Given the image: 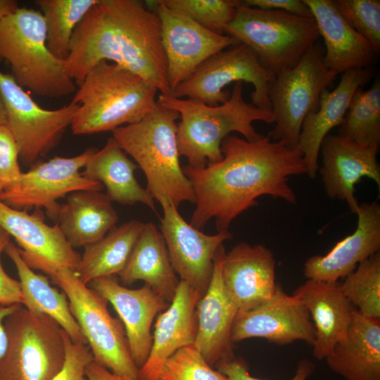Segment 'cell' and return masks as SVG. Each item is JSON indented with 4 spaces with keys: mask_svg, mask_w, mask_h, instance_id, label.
I'll list each match as a JSON object with an SVG mask.
<instances>
[{
    "mask_svg": "<svg viewBox=\"0 0 380 380\" xmlns=\"http://www.w3.org/2000/svg\"><path fill=\"white\" fill-rule=\"evenodd\" d=\"M144 223L132 220L114 227L99 240L84 246L77 273L81 281L115 276L125 269Z\"/></svg>",
    "mask_w": 380,
    "mask_h": 380,
    "instance_id": "obj_32",
    "label": "cell"
},
{
    "mask_svg": "<svg viewBox=\"0 0 380 380\" xmlns=\"http://www.w3.org/2000/svg\"><path fill=\"white\" fill-rule=\"evenodd\" d=\"M157 103L179 113V153L186 157L188 165L194 168L221 160V144L230 133L239 132L246 140L255 141L263 135L256 131L253 123L262 121L270 125L274 122L272 110L258 108L244 99L242 82L234 83L229 99L215 106L163 94L158 96Z\"/></svg>",
    "mask_w": 380,
    "mask_h": 380,
    "instance_id": "obj_3",
    "label": "cell"
},
{
    "mask_svg": "<svg viewBox=\"0 0 380 380\" xmlns=\"http://www.w3.org/2000/svg\"><path fill=\"white\" fill-rule=\"evenodd\" d=\"M16 141L5 125H0V182L3 191L13 186L23 173Z\"/></svg>",
    "mask_w": 380,
    "mask_h": 380,
    "instance_id": "obj_40",
    "label": "cell"
},
{
    "mask_svg": "<svg viewBox=\"0 0 380 380\" xmlns=\"http://www.w3.org/2000/svg\"><path fill=\"white\" fill-rule=\"evenodd\" d=\"M137 167L110 137L101 150H96L91 156L81 173L103 184L106 195L111 202L130 205L141 203L156 213L154 198L136 179L134 171Z\"/></svg>",
    "mask_w": 380,
    "mask_h": 380,
    "instance_id": "obj_30",
    "label": "cell"
},
{
    "mask_svg": "<svg viewBox=\"0 0 380 380\" xmlns=\"http://www.w3.org/2000/svg\"><path fill=\"white\" fill-rule=\"evenodd\" d=\"M215 367L229 380H262L250 375L248 365L241 358L234 357L229 360L220 361ZM315 369V366L311 360L301 359L298 361L295 374L290 380H307L312 374Z\"/></svg>",
    "mask_w": 380,
    "mask_h": 380,
    "instance_id": "obj_41",
    "label": "cell"
},
{
    "mask_svg": "<svg viewBox=\"0 0 380 380\" xmlns=\"http://www.w3.org/2000/svg\"><path fill=\"white\" fill-rule=\"evenodd\" d=\"M88 284L118 312L125 327L131 357L139 369L151 351L152 322L170 303L146 284L137 289L121 286L115 275L95 279Z\"/></svg>",
    "mask_w": 380,
    "mask_h": 380,
    "instance_id": "obj_19",
    "label": "cell"
},
{
    "mask_svg": "<svg viewBox=\"0 0 380 380\" xmlns=\"http://www.w3.org/2000/svg\"><path fill=\"white\" fill-rule=\"evenodd\" d=\"M3 191V186L1 185V183L0 182V194Z\"/></svg>",
    "mask_w": 380,
    "mask_h": 380,
    "instance_id": "obj_48",
    "label": "cell"
},
{
    "mask_svg": "<svg viewBox=\"0 0 380 380\" xmlns=\"http://www.w3.org/2000/svg\"><path fill=\"white\" fill-rule=\"evenodd\" d=\"M163 1L170 8L184 13L206 29L222 34L241 4L239 0Z\"/></svg>",
    "mask_w": 380,
    "mask_h": 380,
    "instance_id": "obj_36",
    "label": "cell"
},
{
    "mask_svg": "<svg viewBox=\"0 0 380 380\" xmlns=\"http://www.w3.org/2000/svg\"><path fill=\"white\" fill-rule=\"evenodd\" d=\"M4 252L17 269L23 294L22 305L32 312L49 315L72 341L87 344L85 336L70 312L65 293L59 292L51 286L46 276L35 273L25 262L18 248L11 241L6 246Z\"/></svg>",
    "mask_w": 380,
    "mask_h": 380,
    "instance_id": "obj_31",
    "label": "cell"
},
{
    "mask_svg": "<svg viewBox=\"0 0 380 380\" xmlns=\"http://www.w3.org/2000/svg\"><path fill=\"white\" fill-rule=\"evenodd\" d=\"M160 232L164 238L172 266L180 280L203 296L210 284L214 258L223 243L232 238L229 230L209 235L188 223L170 204L162 205Z\"/></svg>",
    "mask_w": 380,
    "mask_h": 380,
    "instance_id": "obj_15",
    "label": "cell"
},
{
    "mask_svg": "<svg viewBox=\"0 0 380 380\" xmlns=\"http://www.w3.org/2000/svg\"><path fill=\"white\" fill-rule=\"evenodd\" d=\"M145 3L160 21L171 92L208 58L239 42L206 29L186 14L170 8L163 0Z\"/></svg>",
    "mask_w": 380,
    "mask_h": 380,
    "instance_id": "obj_14",
    "label": "cell"
},
{
    "mask_svg": "<svg viewBox=\"0 0 380 380\" xmlns=\"http://www.w3.org/2000/svg\"><path fill=\"white\" fill-rule=\"evenodd\" d=\"M241 5L262 10H279L296 15L313 18L312 12L303 0H243Z\"/></svg>",
    "mask_w": 380,
    "mask_h": 380,
    "instance_id": "obj_43",
    "label": "cell"
},
{
    "mask_svg": "<svg viewBox=\"0 0 380 380\" xmlns=\"http://www.w3.org/2000/svg\"><path fill=\"white\" fill-rule=\"evenodd\" d=\"M273 77L251 48L238 42L208 58L172 91L171 96L215 106L229 99L230 93L223 90L227 84L245 82L254 87L251 103L271 110L267 90Z\"/></svg>",
    "mask_w": 380,
    "mask_h": 380,
    "instance_id": "obj_11",
    "label": "cell"
},
{
    "mask_svg": "<svg viewBox=\"0 0 380 380\" xmlns=\"http://www.w3.org/2000/svg\"><path fill=\"white\" fill-rule=\"evenodd\" d=\"M124 284L142 280L169 303L179 281L161 232L153 222L144 223L125 269L119 274Z\"/></svg>",
    "mask_w": 380,
    "mask_h": 380,
    "instance_id": "obj_29",
    "label": "cell"
},
{
    "mask_svg": "<svg viewBox=\"0 0 380 380\" xmlns=\"http://www.w3.org/2000/svg\"><path fill=\"white\" fill-rule=\"evenodd\" d=\"M355 231L326 255L309 258L303 265L308 279L336 282L351 273L359 263L379 252L380 205L376 201L359 204Z\"/></svg>",
    "mask_w": 380,
    "mask_h": 380,
    "instance_id": "obj_22",
    "label": "cell"
},
{
    "mask_svg": "<svg viewBox=\"0 0 380 380\" xmlns=\"http://www.w3.org/2000/svg\"><path fill=\"white\" fill-rule=\"evenodd\" d=\"M0 125H6V110L4 100L0 91Z\"/></svg>",
    "mask_w": 380,
    "mask_h": 380,
    "instance_id": "obj_47",
    "label": "cell"
},
{
    "mask_svg": "<svg viewBox=\"0 0 380 380\" xmlns=\"http://www.w3.org/2000/svg\"><path fill=\"white\" fill-rule=\"evenodd\" d=\"M272 252L262 244L240 242L221 259L224 286L238 311L253 309L270 300L279 285Z\"/></svg>",
    "mask_w": 380,
    "mask_h": 380,
    "instance_id": "obj_20",
    "label": "cell"
},
{
    "mask_svg": "<svg viewBox=\"0 0 380 380\" xmlns=\"http://www.w3.org/2000/svg\"><path fill=\"white\" fill-rule=\"evenodd\" d=\"M201 295L180 280L168 308L158 314L149 355L139 369L141 380H158L165 360L178 349L194 343L198 327L196 305Z\"/></svg>",
    "mask_w": 380,
    "mask_h": 380,
    "instance_id": "obj_23",
    "label": "cell"
},
{
    "mask_svg": "<svg viewBox=\"0 0 380 380\" xmlns=\"http://www.w3.org/2000/svg\"><path fill=\"white\" fill-rule=\"evenodd\" d=\"M0 227L13 236L20 255L32 270L45 274L58 267L77 271L81 256L74 250L58 224L49 226L39 209L32 215L9 207L0 200Z\"/></svg>",
    "mask_w": 380,
    "mask_h": 380,
    "instance_id": "obj_17",
    "label": "cell"
},
{
    "mask_svg": "<svg viewBox=\"0 0 380 380\" xmlns=\"http://www.w3.org/2000/svg\"><path fill=\"white\" fill-rule=\"evenodd\" d=\"M338 135L362 145L380 144V81L376 77L367 90L353 96Z\"/></svg>",
    "mask_w": 380,
    "mask_h": 380,
    "instance_id": "obj_34",
    "label": "cell"
},
{
    "mask_svg": "<svg viewBox=\"0 0 380 380\" xmlns=\"http://www.w3.org/2000/svg\"><path fill=\"white\" fill-rule=\"evenodd\" d=\"M114 63L171 96L157 13L139 0H97L75 27L65 60L79 87L99 62Z\"/></svg>",
    "mask_w": 380,
    "mask_h": 380,
    "instance_id": "obj_2",
    "label": "cell"
},
{
    "mask_svg": "<svg viewBox=\"0 0 380 380\" xmlns=\"http://www.w3.org/2000/svg\"><path fill=\"white\" fill-rule=\"evenodd\" d=\"M345 296L364 316L380 319V253L372 255L341 284Z\"/></svg>",
    "mask_w": 380,
    "mask_h": 380,
    "instance_id": "obj_35",
    "label": "cell"
},
{
    "mask_svg": "<svg viewBox=\"0 0 380 380\" xmlns=\"http://www.w3.org/2000/svg\"><path fill=\"white\" fill-rule=\"evenodd\" d=\"M20 305L12 304L6 305L0 304V357L5 353L8 343V339L4 327V319Z\"/></svg>",
    "mask_w": 380,
    "mask_h": 380,
    "instance_id": "obj_45",
    "label": "cell"
},
{
    "mask_svg": "<svg viewBox=\"0 0 380 380\" xmlns=\"http://www.w3.org/2000/svg\"><path fill=\"white\" fill-rule=\"evenodd\" d=\"M96 148H88L70 158L56 156L36 164L27 172H23L19 181L0 194V200L17 210L44 208L48 216L55 220L61 204L57 200L77 191H97L103 184L82 175L84 167Z\"/></svg>",
    "mask_w": 380,
    "mask_h": 380,
    "instance_id": "obj_13",
    "label": "cell"
},
{
    "mask_svg": "<svg viewBox=\"0 0 380 380\" xmlns=\"http://www.w3.org/2000/svg\"><path fill=\"white\" fill-rule=\"evenodd\" d=\"M47 275L66 295L94 361L115 374L138 378L139 368L131 357L123 324L109 313L108 301L84 284L77 272L69 267H56Z\"/></svg>",
    "mask_w": 380,
    "mask_h": 380,
    "instance_id": "obj_8",
    "label": "cell"
},
{
    "mask_svg": "<svg viewBox=\"0 0 380 380\" xmlns=\"http://www.w3.org/2000/svg\"><path fill=\"white\" fill-rule=\"evenodd\" d=\"M0 91L6 110L5 125L16 141L19 158L27 166L58 144L79 108L70 102L56 110L42 108L11 74L1 70Z\"/></svg>",
    "mask_w": 380,
    "mask_h": 380,
    "instance_id": "obj_12",
    "label": "cell"
},
{
    "mask_svg": "<svg viewBox=\"0 0 380 380\" xmlns=\"http://www.w3.org/2000/svg\"><path fill=\"white\" fill-rule=\"evenodd\" d=\"M8 343L0 380H52L65 360L62 328L49 315L20 304L4 319Z\"/></svg>",
    "mask_w": 380,
    "mask_h": 380,
    "instance_id": "obj_9",
    "label": "cell"
},
{
    "mask_svg": "<svg viewBox=\"0 0 380 380\" xmlns=\"http://www.w3.org/2000/svg\"><path fill=\"white\" fill-rule=\"evenodd\" d=\"M158 89L139 75L101 61L87 74L71 102L79 105L72 119L74 134L111 131L135 123L152 110Z\"/></svg>",
    "mask_w": 380,
    "mask_h": 380,
    "instance_id": "obj_5",
    "label": "cell"
},
{
    "mask_svg": "<svg viewBox=\"0 0 380 380\" xmlns=\"http://www.w3.org/2000/svg\"><path fill=\"white\" fill-rule=\"evenodd\" d=\"M224 32L251 48L274 76L294 66L320 37L313 18L241 4Z\"/></svg>",
    "mask_w": 380,
    "mask_h": 380,
    "instance_id": "obj_7",
    "label": "cell"
},
{
    "mask_svg": "<svg viewBox=\"0 0 380 380\" xmlns=\"http://www.w3.org/2000/svg\"><path fill=\"white\" fill-rule=\"evenodd\" d=\"M0 58L23 89L41 96L62 98L76 91L65 61L55 57L46 44V26L39 11L18 7L0 20Z\"/></svg>",
    "mask_w": 380,
    "mask_h": 380,
    "instance_id": "obj_6",
    "label": "cell"
},
{
    "mask_svg": "<svg viewBox=\"0 0 380 380\" xmlns=\"http://www.w3.org/2000/svg\"><path fill=\"white\" fill-rule=\"evenodd\" d=\"M11 242L9 234L0 227V304H23V294L20 281L11 277L4 270L1 255Z\"/></svg>",
    "mask_w": 380,
    "mask_h": 380,
    "instance_id": "obj_42",
    "label": "cell"
},
{
    "mask_svg": "<svg viewBox=\"0 0 380 380\" xmlns=\"http://www.w3.org/2000/svg\"><path fill=\"white\" fill-rule=\"evenodd\" d=\"M379 148L376 145H362L329 134L319 151L322 158L319 171L326 194L345 201L350 211L356 214L359 203L355 196V185L362 178L374 180L380 188Z\"/></svg>",
    "mask_w": 380,
    "mask_h": 380,
    "instance_id": "obj_18",
    "label": "cell"
},
{
    "mask_svg": "<svg viewBox=\"0 0 380 380\" xmlns=\"http://www.w3.org/2000/svg\"><path fill=\"white\" fill-rule=\"evenodd\" d=\"M340 15L380 53V1L332 0Z\"/></svg>",
    "mask_w": 380,
    "mask_h": 380,
    "instance_id": "obj_38",
    "label": "cell"
},
{
    "mask_svg": "<svg viewBox=\"0 0 380 380\" xmlns=\"http://www.w3.org/2000/svg\"><path fill=\"white\" fill-rule=\"evenodd\" d=\"M373 75L372 67L343 72L335 89L331 91L325 89L322 92L318 110L310 113L303 120L297 148L303 155L310 178L316 177L320 147L324 138L333 128L341 125L355 93Z\"/></svg>",
    "mask_w": 380,
    "mask_h": 380,
    "instance_id": "obj_24",
    "label": "cell"
},
{
    "mask_svg": "<svg viewBox=\"0 0 380 380\" xmlns=\"http://www.w3.org/2000/svg\"><path fill=\"white\" fill-rule=\"evenodd\" d=\"M97 0H35L44 17L46 44L57 58L65 61L73 32Z\"/></svg>",
    "mask_w": 380,
    "mask_h": 380,
    "instance_id": "obj_33",
    "label": "cell"
},
{
    "mask_svg": "<svg viewBox=\"0 0 380 380\" xmlns=\"http://www.w3.org/2000/svg\"><path fill=\"white\" fill-rule=\"evenodd\" d=\"M250 338L286 345L304 341L313 345L315 329L310 315L301 300L279 287L274 296L260 305L238 311L232 329L233 343Z\"/></svg>",
    "mask_w": 380,
    "mask_h": 380,
    "instance_id": "obj_16",
    "label": "cell"
},
{
    "mask_svg": "<svg viewBox=\"0 0 380 380\" xmlns=\"http://www.w3.org/2000/svg\"><path fill=\"white\" fill-rule=\"evenodd\" d=\"M85 374L89 380H141L115 374L108 369L98 365L94 360L85 369Z\"/></svg>",
    "mask_w": 380,
    "mask_h": 380,
    "instance_id": "obj_44",
    "label": "cell"
},
{
    "mask_svg": "<svg viewBox=\"0 0 380 380\" xmlns=\"http://www.w3.org/2000/svg\"><path fill=\"white\" fill-rule=\"evenodd\" d=\"M18 8V3L15 0H0V20L11 14Z\"/></svg>",
    "mask_w": 380,
    "mask_h": 380,
    "instance_id": "obj_46",
    "label": "cell"
},
{
    "mask_svg": "<svg viewBox=\"0 0 380 380\" xmlns=\"http://www.w3.org/2000/svg\"><path fill=\"white\" fill-rule=\"evenodd\" d=\"M324 53L317 42L294 66L270 82L267 96L275 124L268 134L272 140L297 148L303 120L318 110L322 92L338 75L325 66Z\"/></svg>",
    "mask_w": 380,
    "mask_h": 380,
    "instance_id": "obj_10",
    "label": "cell"
},
{
    "mask_svg": "<svg viewBox=\"0 0 380 380\" xmlns=\"http://www.w3.org/2000/svg\"><path fill=\"white\" fill-rule=\"evenodd\" d=\"M66 240L74 248L84 247L115 227L118 215L106 194L77 191L68 194L56 217Z\"/></svg>",
    "mask_w": 380,
    "mask_h": 380,
    "instance_id": "obj_28",
    "label": "cell"
},
{
    "mask_svg": "<svg viewBox=\"0 0 380 380\" xmlns=\"http://www.w3.org/2000/svg\"><path fill=\"white\" fill-rule=\"evenodd\" d=\"M175 110L156 103L139 121L115 129L113 138L144 172L146 189L161 205L178 208L184 201L195 203L190 181L179 163Z\"/></svg>",
    "mask_w": 380,
    "mask_h": 380,
    "instance_id": "obj_4",
    "label": "cell"
},
{
    "mask_svg": "<svg viewBox=\"0 0 380 380\" xmlns=\"http://www.w3.org/2000/svg\"><path fill=\"white\" fill-rule=\"evenodd\" d=\"M222 245L215 258L208 287L196 305L198 327L194 347L213 367L235 357L231 333L238 308L229 295L222 277Z\"/></svg>",
    "mask_w": 380,
    "mask_h": 380,
    "instance_id": "obj_21",
    "label": "cell"
},
{
    "mask_svg": "<svg viewBox=\"0 0 380 380\" xmlns=\"http://www.w3.org/2000/svg\"><path fill=\"white\" fill-rule=\"evenodd\" d=\"M65 347V360L61 370L52 380H89L85 374L87 366L94 360L87 344L74 342L62 329Z\"/></svg>",
    "mask_w": 380,
    "mask_h": 380,
    "instance_id": "obj_39",
    "label": "cell"
},
{
    "mask_svg": "<svg viewBox=\"0 0 380 380\" xmlns=\"http://www.w3.org/2000/svg\"><path fill=\"white\" fill-rule=\"evenodd\" d=\"M308 309L315 329L313 356L325 359L343 340L356 308L345 296L338 281L308 279L293 292Z\"/></svg>",
    "mask_w": 380,
    "mask_h": 380,
    "instance_id": "obj_25",
    "label": "cell"
},
{
    "mask_svg": "<svg viewBox=\"0 0 380 380\" xmlns=\"http://www.w3.org/2000/svg\"><path fill=\"white\" fill-rule=\"evenodd\" d=\"M221 151L223 158L218 162L202 168L182 167L196 205L189 223L192 227L202 230L215 218L217 232L228 230L232 222L256 206V199L262 196L297 203L289 177L307 174L298 148L268 135L251 141L229 134L223 139Z\"/></svg>",
    "mask_w": 380,
    "mask_h": 380,
    "instance_id": "obj_1",
    "label": "cell"
},
{
    "mask_svg": "<svg viewBox=\"0 0 380 380\" xmlns=\"http://www.w3.org/2000/svg\"><path fill=\"white\" fill-rule=\"evenodd\" d=\"M325 359L330 369L346 380H380V319L356 309L346 338Z\"/></svg>",
    "mask_w": 380,
    "mask_h": 380,
    "instance_id": "obj_27",
    "label": "cell"
},
{
    "mask_svg": "<svg viewBox=\"0 0 380 380\" xmlns=\"http://www.w3.org/2000/svg\"><path fill=\"white\" fill-rule=\"evenodd\" d=\"M158 380H229L205 360L194 344L176 350L164 362Z\"/></svg>",
    "mask_w": 380,
    "mask_h": 380,
    "instance_id": "obj_37",
    "label": "cell"
},
{
    "mask_svg": "<svg viewBox=\"0 0 380 380\" xmlns=\"http://www.w3.org/2000/svg\"><path fill=\"white\" fill-rule=\"evenodd\" d=\"M323 38L325 66L336 73L372 67L379 54L340 15L332 0H303Z\"/></svg>",
    "mask_w": 380,
    "mask_h": 380,
    "instance_id": "obj_26",
    "label": "cell"
}]
</instances>
